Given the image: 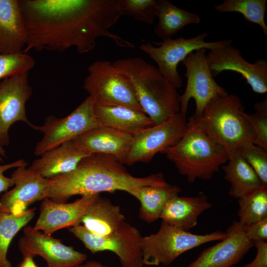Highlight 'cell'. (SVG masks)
Instances as JSON below:
<instances>
[{
  "mask_svg": "<svg viewBox=\"0 0 267 267\" xmlns=\"http://www.w3.org/2000/svg\"><path fill=\"white\" fill-rule=\"evenodd\" d=\"M35 65L33 57L27 53H0V80L16 74L29 72Z\"/></svg>",
  "mask_w": 267,
  "mask_h": 267,
  "instance_id": "32",
  "label": "cell"
},
{
  "mask_svg": "<svg viewBox=\"0 0 267 267\" xmlns=\"http://www.w3.org/2000/svg\"><path fill=\"white\" fill-rule=\"evenodd\" d=\"M94 113L99 126L110 128L132 135L154 125L145 113L126 106L94 104Z\"/></svg>",
  "mask_w": 267,
  "mask_h": 267,
  "instance_id": "23",
  "label": "cell"
},
{
  "mask_svg": "<svg viewBox=\"0 0 267 267\" xmlns=\"http://www.w3.org/2000/svg\"><path fill=\"white\" fill-rule=\"evenodd\" d=\"M181 191L178 186L169 184L165 187L142 186L131 190L129 193L140 203L139 218L151 223L160 218L167 203Z\"/></svg>",
  "mask_w": 267,
  "mask_h": 267,
  "instance_id": "26",
  "label": "cell"
},
{
  "mask_svg": "<svg viewBox=\"0 0 267 267\" xmlns=\"http://www.w3.org/2000/svg\"><path fill=\"white\" fill-rule=\"evenodd\" d=\"M97 127L99 126L94 113V103L89 96L67 116L60 118L52 115L46 118L43 125L38 128L43 137L36 144L34 154L42 155Z\"/></svg>",
  "mask_w": 267,
  "mask_h": 267,
  "instance_id": "10",
  "label": "cell"
},
{
  "mask_svg": "<svg viewBox=\"0 0 267 267\" xmlns=\"http://www.w3.org/2000/svg\"><path fill=\"white\" fill-rule=\"evenodd\" d=\"M239 222L251 224L267 218V185L238 199Z\"/></svg>",
  "mask_w": 267,
  "mask_h": 267,
  "instance_id": "30",
  "label": "cell"
},
{
  "mask_svg": "<svg viewBox=\"0 0 267 267\" xmlns=\"http://www.w3.org/2000/svg\"><path fill=\"white\" fill-rule=\"evenodd\" d=\"M207 36L208 34L204 32L191 38L180 37L162 42H147L140 44L139 48L157 63L161 74L177 89L182 84L177 67L188 55L199 49L213 50L232 44L230 40L207 42L205 41Z\"/></svg>",
  "mask_w": 267,
  "mask_h": 267,
  "instance_id": "8",
  "label": "cell"
},
{
  "mask_svg": "<svg viewBox=\"0 0 267 267\" xmlns=\"http://www.w3.org/2000/svg\"><path fill=\"white\" fill-rule=\"evenodd\" d=\"M44 199L66 203L72 196L131 190L142 186L165 187L168 183L162 173L143 178L130 174L114 156L94 153L84 158L73 171L49 179Z\"/></svg>",
  "mask_w": 267,
  "mask_h": 267,
  "instance_id": "2",
  "label": "cell"
},
{
  "mask_svg": "<svg viewBox=\"0 0 267 267\" xmlns=\"http://www.w3.org/2000/svg\"><path fill=\"white\" fill-rule=\"evenodd\" d=\"M76 267H108L106 266L102 265L99 262L95 261H89L85 264H82Z\"/></svg>",
  "mask_w": 267,
  "mask_h": 267,
  "instance_id": "39",
  "label": "cell"
},
{
  "mask_svg": "<svg viewBox=\"0 0 267 267\" xmlns=\"http://www.w3.org/2000/svg\"><path fill=\"white\" fill-rule=\"evenodd\" d=\"M88 71L84 89L94 104L126 106L144 112L129 79L113 63L98 60Z\"/></svg>",
  "mask_w": 267,
  "mask_h": 267,
  "instance_id": "7",
  "label": "cell"
},
{
  "mask_svg": "<svg viewBox=\"0 0 267 267\" xmlns=\"http://www.w3.org/2000/svg\"><path fill=\"white\" fill-rule=\"evenodd\" d=\"M211 207L205 195L196 197L178 195L167 203L160 218L171 226L188 231L197 225L198 217Z\"/></svg>",
  "mask_w": 267,
  "mask_h": 267,
  "instance_id": "22",
  "label": "cell"
},
{
  "mask_svg": "<svg viewBox=\"0 0 267 267\" xmlns=\"http://www.w3.org/2000/svg\"><path fill=\"white\" fill-rule=\"evenodd\" d=\"M187 126L186 115L179 112L160 124L135 133L125 164L150 162L157 153H163L176 144L185 133Z\"/></svg>",
  "mask_w": 267,
  "mask_h": 267,
  "instance_id": "11",
  "label": "cell"
},
{
  "mask_svg": "<svg viewBox=\"0 0 267 267\" xmlns=\"http://www.w3.org/2000/svg\"><path fill=\"white\" fill-rule=\"evenodd\" d=\"M36 208L28 209L20 215L0 211V267H12L7 258L10 244L18 232L32 220Z\"/></svg>",
  "mask_w": 267,
  "mask_h": 267,
  "instance_id": "28",
  "label": "cell"
},
{
  "mask_svg": "<svg viewBox=\"0 0 267 267\" xmlns=\"http://www.w3.org/2000/svg\"><path fill=\"white\" fill-rule=\"evenodd\" d=\"M69 230L92 254L110 251L119 257L121 267H143V236L138 229L126 222L116 231L106 236L94 234L81 224L70 227Z\"/></svg>",
  "mask_w": 267,
  "mask_h": 267,
  "instance_id": "9",
  "label": "cell"
},
{
  "mask_svg": "<svg viewBox=\"0 0 267 267\" xmlns=\"http://www.w3.org/2000/svg\"><path fill=\"white\" fill-rule=\"evenodd\" d=\"M226 232V238L203 250L186 267H233L254 244L246 237L239 222L234 221Z\"/></svg>",
  "mask_w": 267,
  "mask_h": 267,
  "instance_id": "17",
  "label": "cell"
},
{
  "mask_svg": "<svg viewBox=\"0 0 267 267\" xmlns=\"http://www.w3.org/2000/svg\"><path fill=\"white\" fill-rule=\"evenodd\" d=\"M133 140L132 134L102 126L93 128L73 140L88 155H111L123 164H125Z\"/></svg>",
  "mask_w": 267,
  "mask_h": 267,
  "instance_id": "19",
  "label": "cell"
},
{
  "mask_svg": "<svg viewBox=\"0 0 267 267\" xmlns=\"http://www.w3.org/2000/svg\"><path fill=\"white\" fill-rule=\"evenodd\" d=\"M255 112L244 115L250 124L255 135L254 144L267 150V99L257 102Z\"/></svg>",
  "mask_w": 267,
  "mask_h": 267,
  "instance_id": "34",
  "label": "cell"
},
{
  "mask_svg": "<svg viewBox=\"0 0 267 267\" xmlns=\"http://www.w3.org/2000/svg\"><path fill=\"white\" fill-rule=\"evenodd\" d=\"M118 4L122 16H129L149 25L158 15L159 0H118Z\"/></svg>",
  "mask_w": 267,
  "mask_h": 267,
  "instance_id": "31",
  "label": "cell"
},
{
  "mask_svg": "<svg viewBox=\"0 0 267 267\" xmlns=\"http://www.w3.org/2000/svg\"><path fill=\"white\" fill-rule=\"evenodd\" d=\"M5 156V151L3 146L0 144V163L3 162L2 157Z\"/></svg>",
  "mask_w": 267,
  "mask_h": 267,
  "instance_id": "40",
  "label": "cell"
},
{
  "mask_svg": "<svg viewBox=\"0 0 267 267\" xmlns=\"http://www.w3.org/2000/svg\"><path fill=\"white\" fill-rule=\"evenodd\" d=\"M206 49L192 52L182 61L185 67L187 84L184 93L179 95L180 112L185 115L189 100L195 101L196 110L192 116L200 117L206 104L213 98L228 94L219 85L211 74L206 57Z\"/></svg>",
  "mask_w": 267,
  "mask_h": 267,
  "instance_id": "12",
  "label": "cell"
},
{
  "mask_svg": "<svg viewBox=\"0 0 267 267\" xmlns=\"http://www.w3.org/2000/svg\"><path fill=\"white\" fill-rule=\"evenodd\" d=\"M27 164L24 160L19 159L5 165H0V193L6 192L9 187L14 185L13 179L4 176V172L11 168L26 167Z\"/></svg>",
  "mask_w": 267,
  "mask_h": 267,
  "instance_id": "36",
  "label": "cell"
},
{
  "mask_svg": "<svg viewBox=\"0 0 267 267\" xmlns=\"http://www.w3.org/2000/svg\"><path fill=\"white\" fill-rule=\"evenodd\" d=\"M247 239L254 241L267 240V218L257 222L243 225Z\"/></svg>",
  "mask_w": 267,
  "mask_h": 267,
  "instance_id": "35",
  "label": "cell"
},
{
  "mask_svg": "<svg viewBox=\"0 0 267 267\" xmlns=\"http://www.w3.org/2000/svg\"><path fill=\"white\" fill-rule=\"evenodd\" d=\"M157 17L159 21L154 32L163 41L171 39L184 27L200 21L197 14L180 8L167 0H159Z\"/></svg>",
  "mask_w": 267,
  "mask_h": 267,
  "instance_id": "27",
  "label": "cell"
},
{
  "mask_svg": "<svg viewBox=\"0 0 267 267\" xmlns=\"http://www.w3.org/2000/svg\"><path fill=\"white\" fill-rule=\"evenodd\" d=\"M88 155L71 140L45 152L33 161L30 167L44 178L50 179L73 171Z\"/></svg>",
  "mask_w": 267,
  "mask_h": 267,
  "instance_id": "21",
  "label": "cell"
},
{
  "mask_svg": "<svg viewBox=\"0 0 267 267\" xmlns=\"http://www.w3.org/2000/svg\"><path fill=\"white\" fill-rule=\"evenodd\" d=\"M17 267H38L36 264L34 257L27 256L23 258L22 261L18 265Z\"/></svg>",
  "mask_w": 267,
  "mask_h": 267,
  "instance_id": "38",
  "label": "cell"
},
{
  "mask_svg": "<svg viewBox=\"0 0 267 267\" xmlns=\"http://www.w3.org/2000/svg\"><path fill=\"white\" fill-rule=\"evenodd\" d=\"M27 31L19 0H0V53L22 52Z\"/></svg>",
  "mask_w": 267,
  "mask_h": 267,
  "instance_id": "20",
  "label": "cell"
},
{
  "mask_svg": "<svg viewBox=\"0 0 267 267\" xmlns=\"http://www.w3.org/2000/svg\"><path fill=\"white\" fill-rule=\"evenodd\" d=\"M26 31L22 52L32 49L62 52L75 47L79 54L95 47L101 37L122 47L130 42L110 31L122 16L118 0H19Z\"/></svg>",
  "mask_w": 267,
  "mask_h": 267,
  "instance_id": "1",
  "label": "cell"
},
{
  "mask_svg": "<svg viewBox=\"0 0 267 267\" xmlns=\"http://www.w3.org/2000/svg\"><path fill=\"white\" fill-rule=\"evenodd\" d=\"M14 183L13 189L5 192L0 198V211L20 215L28 206L44 199L46 188L51 182L30 167L16 168L11 175Z\"/></svg>",
  "mask_w": 267,
  "mask_h": 267,
  "instance_id": "16",
  "label": "cell"
},
{
  "mask_svg": "<svg viewBox=\"0 0 267 267\" xmlns=\"http://www.w3.org/2000/svg\"><path fill=\"white\" fill-rule=\"evenodd\" d=\"M23 231L18 247L23 258L39 255L45 261L47 267H76L87 258L86 254L30 225L25 226Z\"/></svg>",
  "mask_w": 267,
  "mask_h": 267,
  "instance_id": "14",
  "label": "cell"
},
{
  "mask_svg": "<svg viewBox=\"0 0 267 267\" xmlns=\"http://www.w3.org/2000/svg\"><path fill=\"white\" fill-rule=\"evenodd\" d=\"M206 59L213 77L223 71L240 74L256 93L267 91V61L258 59L254 63L246 61L240 51L231 44L210 50Z\"/></svg>",
  "mask_w": 267,
  "mask_h": 267,
  "instance_id": "15",
  "label": "cell"
},
{
  "mask_svg": "<svg viewBox=\"0 0 267 267\" xmlns=\"http://www.w3.org/2000/svg\"><path fill=\"white\" fill-rule=\"evenodd\" d=\"M238 150L262 183L267 185V150L252 142L244 143Z\"/></svg>",
  "mask_w": 267,
  "mask_h": 267,
  "instance_id": "33",
  "label": "cell"
},
{
  "mask_svg": "<svg viewBox=\"0 0 267 267\" xmlns=\"http://www.w3.org/2000/svg\"><path fill=\"white\" fill-rule=\"evenodd\" d=\"M189 183L211 179L229 159L228 150L209 136L192 117L178 142L164 153Z\"/></svg>",
  "mask_w": 267,
  "mask_h": 267,
  "instance_id": "4",
  "label": "cell"
},
{
  "mask_svg": "<svg viewBox=\"0 0 267 267\" xmlns=\"http://www.w3.org/2000/svg\"><path fill=\"white\" fill-rule=\"evenodd\" d=\"M113 63L129 79L139 104L154 125L180 112L179 95L158 68L138 57Z\"/></svg>",
  "mask_w": 267,
  "mask_h": 267,
  "instance_id": "3",
  "label": "cell"
},
{
  "mask_svg": "<svg viewBox=\"0 0 267 267\" xmlns=\"http://www.w3.org/2000/svg\"><path fill=\"white\" fill-rule=\"evenodd\" d=\"M125 217L119 206L106 198L100 196L88 208L80 224L92 233L106 236L116 231L125 222Z\"/></svg>",
  "mask_w": 267,
  "mask_h": 267,
  "instance_id": "24",
  "label": "cell"
},
{
  "mask_svg": "<svg viewBox=\"0 0 267 267\" xmlns=\"http://www.w3.org/2000/svg\"><path fill=\"white\" fill-rule=\"evenodd\" d=\"M227 236L226 232L220 230L203 235L193 234L162 221L156 233L142 237L143 263L147 266L170 265L185 252L207 242L222 240Z\"/></svg>",
  "mask_w": 267,
  "mask_h": 267,
  "instance_id": "6",
  "label": "cell"
},
{
  "mask_svg": "<svg viewBox=\"0 0 267 267\" xmlns=\"http://www.w3.org/2000/svg\"><path fill=\"white\" fill-rule=\"evenodd\" d=\"M244 113L240 99L228 93L212 99L200 117H192L202 129L228 151L238 149L248 142L254 143L255 133Z\"/></svg>",
  "mask_w": 267,
  "mask_h": 267,
  "instance_id": "5",
  "label": "cell"
},
{
  "mask_svg": "<svg viewBox=\"0 0 267 267\" xmlns=\"http://www.w3.org/2000/svg\"><path fill=\"white\" fill-rule=\"evenodd\" d=\"M28 72L8 77L0 80V144L10 143L9 130L16 122L26 123L34 130L39 127L28 119L26 104L32 94Z\"/></svg>",
  "mask_w": 267,
  "mask_h": 267,
  "instance_id": "13",
  "label": "cell"
},
{
  "mask_svg": "<svg viewBox=\"0 0 267 267\" xmlns=\"http://www.w3.org/2000/svg\"><path fill=\"white\" fill-rule=\"evenodd\" d=\"M253 243L257 248L256 255L251 262L241 267H267V241L256 240Z\"/></svg>",
  "mask_w": 267,
  "mask_h": 267,
  "instance_id": "37",
  "label": "cell"
},
{
  "mask_svg": "<svg viewBox=\"0 0 267 267\" xmlns=\"http://www.w3.org/2000/svg\"><path fill=\"white\" fill-rule=\"evenodd\" d=\"M229 159L222 169L224 178L230 183L229 194L240 198L263 187L264 185L251 166L238 149L228 151Z\"/></svg>",
  "mask_w": 267,
  "mask_h": 267,
  "instance_id": "25",
  "label": "cell"
},
{
  "mask_svg": "<svg viewBox=\"0 0 267 267\" xmlns=\"http://www.w3.org/2000/svg\"><path fill=\"white\" fill-rule=\"evenodd\" d=\"M99 196V194L84 195L70 203H58L45 198L41 204L40 215L34 227L51 235L59 229L80 224L89 207Z\"/></svg>",
  "mask_w": 267,
  "mask_h": 267,
  "instance_id": "18",
  "label": "cell"
},
{
  "mask_svg": "<svg viewBox=\"0 0 267 267\" xmlns=\"http://www.w3.org/2000/svg\"><path fill=\"white\" fill-rule=\"evenodd\" d=\"M267 0H223L215 6L220 12H237L243 16L248 22L258 25L264 34L267 36L265 13Z\"/></svg>",
  "mask_w": 267,
  "mask_h": 267,
  "instance_id": "29",
  "label": "cell"
}]
</instances>
